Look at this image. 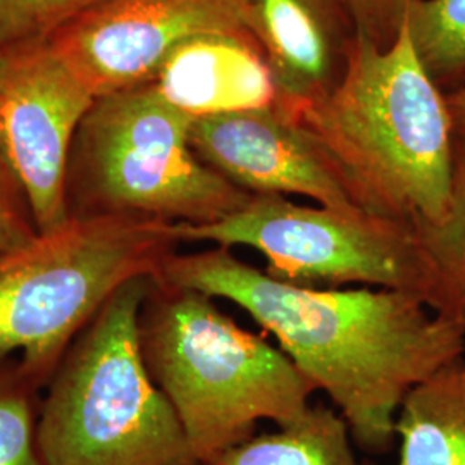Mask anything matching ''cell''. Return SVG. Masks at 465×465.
<instances>
[{
    "instance_id": "cell-7",
    "label": "cell",
    "mask_w": 465,
    "mask_h": 465,
    "mask_svg": "<svg viewBox=\"0 0 465 465\" xmlns=\"http://www.w3.org/2000/svg\"><path fill=\"white\" fill-rule=\"evenodd\" d=\"M180 242L249 247L267 274L303 286L361 282L399 290L438 311L440 293L416 230L366 211L302 205L282 195H252L240 211L209 224L174 223Z\"/></svg>"
},
{
    "instance_id": "cell-14",
    "label": "cell",
    "mask_w": 465,
    "mask_h": 465,
    "mask_svg": "<svg viewBox=\"0 0 465 465\" xmlns=\"http://www.w3.org/2000/svg\"><path fill=\"white\" fill-rule=\"evenodd\" d=\"M351 441L340 412L319 405L297 422L252 436L202 465H372L355 455Z\"/></svg>"
},
{
    "instance_id": "cell-13",
    "label": "cell",
    "mask_w": 465,
    "mask_h": 465,
    "mask_svg": "<svg viewBox=\"0 0 465 465\" xmlns=\"http://www.w3.org/2000/svg\"><path fill=\"white\" fill-rule=\"evenodd\" d=\"M395 432L400 465H465V361L414 384L401 400Z\"/></svg>"
},
{
    "instance_id": "cell-20",
    "label": "cell",
    "mask_w": 465,
    "mask_h": 465,
    "mask_svg": "<svg viewBox=\"0 0 465 465\" xmlns=\"http://www.w3.org/2000/svg\"><path fill=\"white\" fill-rule=\"evenodd\" d=\"M357 28L380 49H386L401 34L416 0H341Z\"/></svg>"
},
{
    "instance_id": "cell-19",
    "label": "cell",
    "mask_w": 465,
    "mask_h": 465,
    "mask_svg": "<svg viewBox=\"0 0 465 465\" xmlns=\"http://www.w3.org/2000/svg\"><path fill=\"white\" fill-rule=\"evenodd\" d=\"M38 234L28 197L0 150V250L19 247Z\"/></svg>"
},
{
    "instance_id": "cell-4",
    "label": "cell",
    "mask_w": 465,
    "mask_h": 465,
    "mask_svg": "<svg viewBox=\"0 0 465 465\" xmlns=\"http://www.w3.org/2000/svg\"><path fill=\"white\" fill-rule=\"evenodd\" d=\"M150 278L119 288L67 349L40 399L45 465H202L138 343Z\"/></svg>"
},
{
    "instance_id": "cell-18",
    "label": "cell",
    "mask_w": 465,
    "mask_h": 465,
    "mask_svg": "<svg viewBox=\"0 0 465 465\" xmlns=\"http://www.w3.org/2000/svg\"><path fill=\"white\" fill-rule=\"evenodd\" d=\"M100 0H0V47L49 38Z\"/></svg>"
},
{
    "instance_id": "cell-1",
    "label": "cell",
    "mask_w": 465,
    "mask_h": 465,
    "mask_svg": "<svg viewBox=\"0 0 465 465\" xmlns=\"http://www.w3.org/2000/svg\"><path fill=\"white\" fill-rule=\"evenodd\" d=\"M157 280L243 309L330 397L353 443L369 453L393 447L409 390L465 351V322L411 293L282 282L226 247L174 252Z\"/></svg>"
},
{
    "instance_id": "cell-15",
    "label": "cell",
    "mask_w": 465,
    "mask_h": 465,
    "mask_svg": "<svg viewBox=\"0 0 465 465\" xmlns=\"http://www.w3.org/2000/svg\"><path fill=\"white\" fill-rule=\"evenodd\" d=\"M431 264L440 303L436 314L465 322V138L457 136L449 211L432 224L417 228Z\"/></svg>"
},
{
    "instance_id": "cell-2",
    "label": "cell",
    "mask_w": 465,
    "mask_h": 465,
    "mask_svg": "<svg viewBox=\"0 0 465 465\" xmlns=\"http://www.w3.org/2000/svg\"><path fill=\"white\" fill-rule=\"evenodd\" d=\"M290 113L328 152L362 211L414 230L447 214L457 134L407 21L386 49L357 34L338 86Z\"/></svg>"
},
{
    "instance_id": "cell-3",
    "label": "cell",
    "mask_w": 465,
    "mask_h": 465,
    "mask_svg": "<svg viewBox=\"0 0 465 465\" xmlns=\"http://www.w3.org/2000/svg\"><path fill=\"white\" fill-rule=\"evenodd\" d=\"M138 343L202 464L252 438L259 420L288 426L312 407L316 386L292 359L195 290L152 280Z\"/></svg>"
},
{
    "instance_id": "cell-11",
    "label": "cell",
    "mask_w": 465,
    "mask_h": 465,
    "mask_svg": "<svg viewBox=\"0 0 465 465\" xmlns=\"http://www.w3.org/2000/svg\"><path fill=\"white\" fill-rule=\"evenodd\" d=\"M282 107L324 99L347 73L357 28L341 0H240Z\"/></svg>"
},
{
    "instance_id": "cell-9",
    "label": "cell",
    "mask_w": 465,
    "mask_h": 465,
    "mask_svg": "<svg viewBox=\"0 0 465 465\" xmlns=\"http://www.w3.org/2000/svg\"><path fill=\"white\" fill-rule=\"evenodd\" d=\"M249 32L240 0H100L49 36L95 97L152 84L200 35Z\"/></svg>"
},
{
    "instance_id": "cell-16",
    "label": "cell",
    "mask_w": 465,
    "mask_h": 465,
    "mask_svg": "<svg viewBox=\"0 0 465 465\" xmlns=\"http://www.w3.org/2000/svg\"><path fill=\"white\" fill-rule=\"evenodd\" d=\"M407 30L428 76L447 95L465 88V0H416Z\"/></svg>"
},
{
    "instance_id": "cell-6",
    "label": "cell",
    "mask_w": 465,
    "mask_h": 465,
    "mask_svg": "<svg viewBox=\"0 0 465 465\" xmlns=\"http://www.w3.org/2000/svg\"><path fill=\"white\" fill-rule=\"evenodd\" d=\"M193 121L152 84L97 97L69 155V217L209 224L247 205L193 150Z\"/></svg>"
},
{
    "instance_id": "cell-10",
    "label": "cell",
    "mask_w": 465,
    "mask_h": 465,
    "mask_svg": "<svg viewBox=\"0 0 465 465\" xmlns=\"http://www.w3.org/2000/svg\"><path fill=\"white\" fill-rule=\"evenodd\" d=\"M200 159L250 195H302L338 211H362L328 152L282 104L192 124Z\"/></svg>"
},
{
    "instance_id": "cell-5",
    "label": "cell",
    "mask_w": 465,
    "mask_h": 465,
    "mask_svg": "<svg viewBox=\"0 0 465 465\" xmlns=\"http://www.w3.org/2000/svg\"><path fill=\"white\" fill-rule=\"evenodd\" d=\"M180 243L174 223L69 217L54 232L0 250V359L16 357L44 390L117 290L138 278L157 280Z\"/></svg>"
},
{
    "instance_id": "cell-21",
    "label": "cell",
    "mask_w": 465,
    "mask_h": 465,
    "mask_svg": "<svg viewBox=\"0 0 465 465\" xmlns=\"http://www.w3.org/2000/svg\"><path fill=\"white\" fill-rule=\"evenodd\" d=\"M447 104H449L455 134L465 138V88L447 94Z\"/></svg>"
},
{
    "instance_id": "cell-12",
    "label": "cell",
    "mask_w": 465,
    "mask_h": 465,
    "mask_svg": "<svg viewBox=\"0 0 465 465\" xmlns=\"http://www.w3.org/2000/svg\"><path fill=\"white\" fill-rule=\"evenodd\" d=\"M152 84L193 119L280 104L264 52L250 32L200 35L166 59Z\"/></svg>"
},
{
    "instance_id": "cell-17",
    "label": "cell",
    "mask_w": 465,
    "mask_h": 465,
    "mask_svg": "<svg viewBox=\"0 0 465 465\" xmlns=\"http://www.w3.org/2000/svg\"><path fill=\"white\" fill-rule=\"evenodd\" d=\"M40 391L16 357L0 359V465H45L36 440Z\"/></svg>"
},
{
    "instance_id": "cell-8",
    "label": "cell",
    "mask_w": 465,
    "mask_h": 465,
    "mask_svg": "<svg viewBox=\"0 0 465 465\" xmlns=\"http://www.w3.org/2000/svg\"><path fill=\"white\" fill-rule=\"evenodd\" d=\"M95 99L49 38L0 47V150L28 197L38 232L69 219V155Z\"/></svg>"
}]
</instances>
